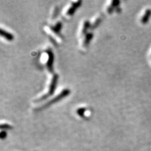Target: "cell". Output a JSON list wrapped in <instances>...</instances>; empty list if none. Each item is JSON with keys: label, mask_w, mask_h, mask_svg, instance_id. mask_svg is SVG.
<instances>
[{"label": "cell", "mask_w": 151, "mask_h": 151, "mask_svg": "<svg viewBox=\"0 0 151 151\" xmlns=\"http://www.w3.org/2000/svg\"><path fill=\"white\" fill-rule=\"evenodd\" d=\"M58 75L57 74H54L52 78L51 83L50 84L48 93H47L46 94H44V95L42 96L39 99H38L37 101L44 100H45L46 98H48L49 96L52 95L53 93H54L55 89L56 88V86H57V83H58Z\"/></svg>", "instance_id": "1"}, {"label": "cell", "mask_w": 151, "mask_h": 151, "mask_svg": "<svg viewBox=\"0 0 151 151\" xmlns=\"http://www.w3.org/2000/svg\"><path fill=\"white\" fill-rule=\"evenodd\" d=\"M69 93H70L69 89H64V90H63V91L60 93H59L58 96H56L55 98H54L53 99H52L51 100H50L49 102H47L46 104H45V105L41 108V109H42V108H45L48 107L50 105H52V104H54L55 103L58 102L59 101L62 100V99H63L65 96H67L68 94H69Z\"/></svg>", "instance_id": "2"}, {"label": "cell", "mask_w": 151, "mask_h": 151, "mask_svg": "<svg viewBox=\"0 0 151 151\" xmlns=\"http://www.w3.org/2000/svg\"><path fill=\"white\" fill-rule=\"evenodd\" d=\"M47 55H48V60L47 62V69L49 70L50 73L53 71V64H54V54L51 49H48L47 50Z\"/></svg>", "instance_id": "3"}, {"label": "cell", "mask_w": 151, "mask_h": 151, "mask_svg": "<svg viewBox=\"0 0 151 151\" xmlns=\"http://www.w3.org/2000/svg\"><path fill=\"white\" fill-rule=\"evenodd\" d=\"M81 1H78L76 2H74L73 3L72 6L70 7L67 12V14L68 15H72L74 13L75 11L76 10V9L79 8L81 4Z\"/></svg>", "instance_id": "4"}, {"label": "cell", "mask_w": 151, "mask_h": 151, "mask_svg": "<svg viewBox=\"0 0 151 151\" xmlns=\"http://www.w3.org/2000/svg\"><path fill=\"white\" fill-rule=\"evenodd\" d=\"M151 17V9H146L142 18H141V22L142 24H146L147 23L150 18Z\"/></svg>", "instance_id": "5"}, {"label": "cell", "mask_w": 151, "mask_h": 151, "mask_svg": "<svg viewBox=\"0 0 151 151\" xmlns=\"http://www.w3.org/2000/svg\"><path fill=\"white\" fill-rule=\"evenodd\" d=\"M0 34H1V37H4V39L8 40V41H12L14 39L13 34L6 30H4L2 28H1V30H0Z\"/></svg>", "instance_id": "6"}, {"label": "cell", "mask_w": 151, "mask_h": 151, "mask_svg": "<svg viewBox=\"0 0 151 151\" xmlns=\"http://www.w3.org/2000/svg\"><path fill=\"white\" fill-rule=\"evenodd\" d=\"M93 37V34L91 32L88 33V34H86V35H85L84 40V43H83V45L84 47L88 46V45L89 44V42H90L91 40L92 39Z\"/></svg>", "instance_id": "7"}, {"label": "cell", "mask_w": 151, "mask_h": 151, "mask_svg": "<svg viewBox=\"0 0 151 151\" xmlns=\"http://www.w3.org/2000/svg\"><path fill=\"white\" fill-rule=\"evenodd\" d=\"M61 28H62V23L58 22L54 26L51 27V29L54 33H55V34H59L60 30H61Z\"/></svg>", "instance_id": "8"}, {"label": "cell", "mask_w": 151, "mask_h": 151, "mask_svg": "<svg viewBox=\"0 0 151 151\" xmlns=\"http://www.w3.org/2000/svg\"><path fill=\"white\" fill-rule=\"evenodd\" d=\"M90 27V23L89 21H85L82 29V34H85L86 33L88 28Z\"/></svg>", "instance_id": "9"}, {"label": "cell", "mask_w": 151, "mask_h": 151, "mask_svg": "<svg viewBox=\"0 0 151 151\" xmlns=\"http://www.w3.org/2000/svg\"><path fill=\"white\" fill-rule=\"evenodd\" d=\"M101 18H98L97 20L94 22V23L93 24V25L91 27V29H94V28H95L96 27H98V25H99V24L101 23Z\"/></svg>", "instance_id": "10"}, {"label": "cell", "mask_w": 151, "mask_h": 151, "mask_svg": "<svg viewBox=\"0 0 151 151\" xmlns=\"http://www.w3.org/2000/svg\"><path fill=\"white\" fill-rule=\"evenodd\" d=\"M85 112V109L83 108H80L77 110V113L80 116H84V114Z\"/></svg>", "instance_id": "11"}, {"label": "cell", "mask_w": 151, "mask_h": 151, "mask_svg": "<svg viewBox=\"0 0 151 151\" xmlns=\"http://www.w3.org/2000/svg\"><path fill=\"white\" fill-rule=\"evenodd\" d=\"M1 129H12V127L11 125H9L8 124H1Z\"/></svg>", "instance_id": "12"}, {"label": "cell", "mask_w": 151, "mask_h": 151, "mask_svg": "<svg viewBox=\"0 0 151 151\" xmlns=\"http://www.w3.org/2000/svg\"><path fill=\"white\" fill-rule=\"evenodd\" d=\"M0 137H1V139H4L6 137V132L5 131H2L0 134Z\"/></svg>", "instance_id": "13"}, {"label": "cell", "mask_w": 151, "mask_h": 151, "mask_svg": "<svg viewBox=\"0 0 151 151\" xmlns=\"http://www.w3.org/2000/svg\"><path fill=\"white\" fill-rule=\"evenodd\" d=\"M58 12H59L58 8L56 7V8H55V10H54V15H53V18H55V17H57V15H58Z\"/></svg>", "instance_id": "14"}]
</instances>
